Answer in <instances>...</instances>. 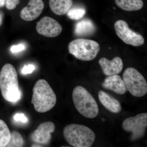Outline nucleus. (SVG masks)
I'll return each instance as SVG.
<instances>
[{"instance_id": "9", "label": "nucleus", "mask_w": 147, "mask_h": 147, "mask_svg": "<svg viewBox=\"0 0 147 147\" xmlns=\"http://www.w3.org/2000/svg\"><path fill=\"white\" fill-rule=\"evenodd\" d=\"M36 30L37 32L41 35L53 38L61 34L62 31V27L54 18L45 16L37 23Z\"/></svg>"}, {"instance_id": "18", "label": "nucleus", "mask_w": 147, "mask_h": 147, "mask_svg": "<svg viewBox=\"0 0 147 147\" xmlns=\"http://www.w3.org/2000/svg\"><path fill=\"white\" fill-rule=\"evenodd\" d=\"M11 138V134L8 126L3 121L0 119V147L7 146Z\"/></svg>"}, {"instance_id": "13", "label": "nucleus", "mask_w": 147, "mask_h": 147, "mask_svg": "<svg viewBox=\"0 0 147 147\" xmlns=\"http://www.w3.org/2000/svg\"><path fill=\"white\" fill-rule=\"evenodd\" d=\"M102 86L105 89L113 91L119 94H124L126 92L123 80L117 74L106 77L102 83Z\"/></svg>"}, {"instance_id": "7", "label": "nucleus", "mask_w": 147, "mask_h": 147, "mask_svg": "<svg viewBox=\"0 0 147 147\" xmlns=\"http://www.w3.org/2000/svg\"><path fill=\"white\" fill-rule=\"evenodd\" d=\"M147 127V113L138 114L125 119L122 123L125 131L131 133V141L141 139L144 136Z\"/></svg>"}, {"instance_id": "24", "label": "nucleus", "mask_w": 147, "mask_h": 147, "mask_svg": "<svg viewBox=\"0 0 147 147\" xmlns=\"http://www.w3.org/2000/svg\"><path fill=\"white\" fill-rule=\"evenodd\" d=\"M25 49V46L23 44H19L17 45H13L10 49L12 53H16L23 51Z\"/></svg>"}, {"instance_id": "1", "label": "nucleus", "mask_w": 147, "mask_h": 147, "mask_svg": "<svg viewBox=\"0 0 147 147\" xmlns=\"http://www.w3.org/2000/svg\"><path fill=\"white\" fill-rule=\"evenodd\" d=\"M0 89L3 97L8 102H16L21 98L18 75L11 64L5 65L0 72Z\"/></svg>"}, {"instance_id": "14", "label": "nucleus", "mask_w": 147, "mask_h": 147, "mask_svg": "<svg viewBox=\"0 0 147 147\" xmlns=\"http://www.w3.org/2000/svg\"><path fill=\"white\" fill-rule=\"evenodd\" d=\"M98 96L101 104L111 113L117 114L121 111V106L119 101L107 93L100 91L98 92Z\"/></svg>"}, {"instance_id": "10", "label": "nucleus", "mask_w": 147, "mask_h": 147, "mask_svg": "<svg viewBox=\"0 0 147 147\" xmlns=\"http://www.w3.org/2000/svg\"><path fill=\"white\" fill-rule=\"evenodd\" d=\"M55 124L52 122H45L40 125L38 128L31 135L33 142L41 144H47L51 139V133L55 131Z\"/></svg>"}, {"instance_id": "17", "label": "nucleus", "mask_w": 147, "mask_h": 147, "mask_svg": "<svg viewBox=\"0 0 147 147\" xmlns=\"http://www.w3.org/2000/svg\"><path fill=\"white\" fill-rule=\"evenodd\" d=\"M117 5L126 11H136L140 10L144 6L142 0H115Z\"/></svg>"}, {"instance_id": "4", "label": "nucleus", "mask_w": 147, "mask_h": 147, "mask_svg": "<svg viewBox=\"0 0 147 147\" xmlns=\"http://www.w3.org/2000/svg\"><path fill=\"white\" fill-rule=\"evenodd\" d=\"M72 99L76 110L82 116L89 119L96 117L99 108L91 94L84 87L78 86L72 92Z\"/></svg>"}, {"instance_id": "21", "label": "nucleus", "mask_w": 147, "mask_h": 147, "mask_svg": "<svg viewBox=\"0 0 147 147\" xmlns=\"http://www.w3.org/2000/svg\"><path fill=\"white\" fill-rule=\"evenodd\" d=\"M20 2V0H5L6 7L9 10H12L16 8Z\"/></svg>"}, {"instance_id": "16", "label": "nucleus", "mask_w": 147, "mask_h": 147, "mask_svg": "<svg viewBox=\"0 0 147 147\" xmlns=\"http://www.w3.org/2000/svg\"><path fill=\"white\" fill-rule=\"evenodd\" d=\"M95 30V26L92 21L88 18H85L76 23L74 32L78 36H86L93 34Z\"/></svg>"}, {"instance_id": "26", "label": "nucleus", "mask_w": 147, "mask_h": 147, "mask_svg": "<svg viewBox=\"0 0 147 147\" xmlns=\"http://www.w3.org/2000/svg\"><path fill=\"white\" fill-rule=\"evenodd\" d=\"M2 23V17L0 14V26L1 25Z\"/></svg>"}, {"instance_id": "2", "label": "nucleus", "mask_w": 147, "mask_h": 147, "mask_svg": "<svg viewBox=\"0 0 147 147\" xmlns=\"http://www.w3.org/2000/svg\"><path fill=\"white\" fill-rule=\"evenodd\" d=\"M57 96L47 81L40 79L33 88L31 103L35 110L39 113L50 111L56 105Z\"/></svg>"}, {"instance_id": "25", "label": "nucleus", "mask_w": 147, "mask_h": 147, "mask_svg": "<svg viewBox=\"0 0 147 147\" xmlns=\"http://www.w3.org/2000/svg\"><path fill=\"white\" fill-rule=\"evenodd\" d=\"M5 4V0H0V7H3Z\"/></svg>"}, {"instance_id": "19", "label": "nucleus", "mask_w": 147, "mask_h": 147, "mask_svg": "<svg viewBox=\"0 0 147 147\" xmlns=\"http://www.w3.org/2000/svg\"><path fill=\"white\" fill-rule=\"evenodd\" d=\"M11 138L7 147H22L24 145V140L21 134L17 131L11 133Z\"/></svg>"}, {"instance_id": "8", "label": "nucleus", "mask_w": 147, "mask_h": 147, "mask_svg": "<svg viewBox=\"0 0 147 147\" xmlns=\"http://www.w3.org/2000/svg\"><path fill=\"white\" fill-rule=\"evenodd\" d=\"M114 27L117 35L126 44L135 47L141 46L144 44V39L143 37L130 30L125 21L118 20L115 23Z\"/></svg>"}, {"instance_id": "23", "label": "nucleus", "mask_w": 147, "mask_h": 147, "mask_svg": "<svg viewBox=\"0 0 147 147\" xmlns=\"http://www.w3.org/2000/svg\"><path fill=\"white\" fill-rule=\"evenodd\" d=\"M34 65L29 64L28 65L24 66L21 69V72L23 74H30L34 71Z\"/></svg>"}, {"instance_id": "20", "label": "nucleus", "mask_w": 147, "mask_h": 147, "mask_svg": "<svg viewBox=\"0 0 147 147\" xmlns=\"http://www.w3.org/2000/svg\"><path fill=\"white\" fill-rule=\"evenodd\" d=\"M86 10L82 8L71 9L67 13L69 18L74 20H79L83 18L86 14Z\"/></svg>"}, {"instance_id": "11", "label": "nucleus", "mask_w": 147, "mask_h": 147, "mask_svg": "<svg viewBox=\"0 0 147 147\" xmlns=\"http://www.w3.org/2000/svg\"><path fill=\"white\" fill-rule=\"evenodd\" d=\"M44 7L42 0H30L27 6L21 10L20 16L25 21H33L42 13Z\"/></svg>"}, {"instance_id": "12", "label": "nucleus", "mask_w": 147, "mask_h": 147, "mask_svg": "<svg viewBox=\"0 0 147 147\" xmlns=\"http://www.w3.org/2000/svg\"><path fill=\"white\" fill-rule=\"evenodd\" d=\"M103 73L106 76L116 75L120 73L123 68V64L121 59L115 57L112 60L102 58L98 61Z\"/></svg>"}, {"instance_id": "15", "label": "nucleus", "mask_w": 147, "mask_h": 147, "mask_svg": "<svg viewBox=\"0 0 147 147\" xmlns=\"http://www.w3.org/2000/svg\"><path fill=\"white\" fill-rule=\"evenodd\" d=\"M72 0H49L50 9L59 16L66 14L73 5Z\"/></svg>"}, {"instance_id": "3", "label": "nucleus", "mask_w": 147, "mask_h": 147, "mask_svg": "<svg viewBox=\"0 0 147 147\" xmlns=\"http://www.w3.org/2000/svg\"><path fill=\"white\" fill-rule=\"evenodd\" d=\"M64 137L69 144L74 147H90L96 139L94 132L83 125L71 124L66 126Z\"/></svg>"}, {"instance_id": "22", "label": "nucleus", "mask_w": 147, "mask_h": 147, "mask_svg": "<svg viewBox=\"0 0 147 147\" xmlns=\"http://www.w3.org/2000/svg\"><path fill=\"white\" fill-rule=\"evenodd\" d=\"M13 119L16 121L21 122L23 123H27L28 121V118L23 113H16L13 116Z\"/></svg>"}, {"instance_id": "6", "label": "nucleus", "mask_w": 147, "mask_h": 147, "mask_svg": "<svg viewBox=\"0 0 147 147\" xmlns=\"http://www.w3.org/2000/svg\"><path fill=\"white\" fill-rule=\"evenodd\" d=\"M123 80L127 90L132 95L142 97L147 93V83L144 77L137 69L128 67L124 71Z\"/></svg>"}, {"instance_id": "5", "label": "nucleus", "mask_w": 147, "mask_h": 147, "mask_svg": "<svg viewBox=\"0 0 147 147\" xmlns=\"http://www.w3.org/2000/svg\"><path fill=\"white\" fill-rule=\"evenodd\" d=\"M68 49L69 53L78 59L90 61L96 57L100 47L94 40L79 38L71 41L69 44Z\"/></svg>"}, {"instance_id": "27", "label": "nucleus", "mask_w": 147, "mask_h": 147, "mask_svg": "<svg viewBox=\"0 0 147 147\" xmlns=\"http://www.w3.org/2000/svg\"><path fill=\"white\" fill-rule=\"evenodd\" d=\"M32 147H41L40 146H38V145H32Z\"/></svg>"}]
</instances>
